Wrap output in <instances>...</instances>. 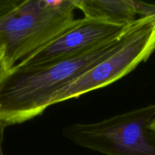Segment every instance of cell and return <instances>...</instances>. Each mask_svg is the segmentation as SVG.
<instances>
[{
  "mask_svg": "<svg viewBox=\"0 0 155 155\" xmlns=\"http://www.w3.org/2000/svg\"><path fill=\"white\" fill-rule=\"evenodd\" d=\"M154 51L155 20L141 17L116 51L64 86L53 97L50 106L112 84L147 61Z\"/></svg>",
  "mask_w": 155,
  "mask_h": 155,
  "instance_id": "277c9868",
  "label": "cell"
},
{
  "mask_svg": "<svg viewBox=\"0 0 155 155\" xmlns=\"http://www.w3.org/2000/svg\"><path fill=\"white\" fill-rule=\"evenodd\" d=\"M150 129L152 130V131L155 132V117H154V119L153 120V121H152L151 124H150Z\"/></svg>",
  "mask_w": 155,
  "mask_h": 155,
  "instance_id": "8fae6325",
  "label": "cell"
},
{
  "mask_svg": "<svg viewBox=\"0 0 155 155\" xmlns=\"http://www.w3.org/2000/svg\"><path fill=\"white\" fill-rule=\"evenodd\" d=\"M155 104L97 123L74 124L62 134L81 147L106 155H155V132L150 126Z\"/></svg>",
  "mask_w": 155,
  "mask_h": 155,
  "instance_id": "3957f363",
  "label": "cell"
},
{
  "mask_svg": "<svg viewBox=\"0 0 155 155\" xmlns=\"http://www.w3.org/2000/svg\"><path fill=\"white\" fill-rule=\"evenodd\" d=\"M73 0H23L0 18V46L5 48V72L77 22Z\"/></svg>",
  "mask_w": 155,
  "mask_h": 155,
  "instance_id": "7a4b0ae2",
  "label": "cell"
},
{
  "mask_svg": "<svg viewBox=\"0 0 155 155\" xmlns=\"http://www.w3.org/2000/svg\"><path fill=\"white\" fill-rule=\"evenodd\" d=\"M5 48L4 46H0V75L5 72Z\"/></svg>",
  "mask_w": 155,
  "mask_h": 155,
  "instance_id": "9c48e42d",
  "label": "cell"
},
{
  "mask_svg": "<svg viewBox=\"0 0 155 155\" xmlns=\"http://www.w3.org/2000/svg\"><path fill=\"white\" fill-rule=\"evenodd\" d=\"M23 0H0V18L16 8Z\"/></svg>",
  "mask_w": 155,
  "mask_h": 155,
  "instance_id": "ba28073f",
  "label": "cell"
},
{
  "mask_svg": "<svg viewBox=\"0 0 155 155\" xmlns=\"http://www.w3.org/2000/svg\"><path fill=\"white\" fill-rule=\"evenodd\" d=\"M130 26L119 27L85 18L78 19L71 28L17 65L26 68H35L73 57L119 37Z\"/></svg>",
  "mask_w": 155,
  "mask_h": 155,
  "instance_id": "5b68a950",
  "label": "cell"
},
{
  "mask_svg": "<svg viewBox=\"0 0 155 155\" xmlns=\"http://www.w3.org/2000/svg\"><path fill=\"white\" fill-rule=\"evenodd\" d=\"M133 5L137 15L141 17H150L155 20V4L133 1Z\"/></svg>",
  "mask_w": 155,
  "mask_h": 155,
  "instance_id": "52a82bcc",
  "label": "cell"
},
{
  "mask_svg": "<svg viewBox=\"0 0 155 155\" xmlns=\"http://www.w3.org/2000/svg\"><path fill=\"white\" fill-rule=\"evenodd\" d=\"M84 17L119 27H128L138 18L132 0H73Z\"/></svg>",
  "mask_w": 155,
  "mask_h": 155,
  "instance_id": "8992f818",
  "label": "cell"
},
{
  "mask_svg": "<svg viewBox=\"0 0 155 155\" xmlns=\"http://www.w3.org/2000/svg\"><path fill=\"white\" fill-rule=\"evenodd\" d=\"M5 126L0 122V155H3L2 152V141H3V135H4V130L5 129Z\"/></svg>",
  "mask_w": 155,
  "mask_h": 155,
  "instance_id": "30bf717a",
  "label": "cell"
},
{
  "mask_svg": "<svg viewBox=\"0 0 155 155\" xmlns=\"http://www.w3.org/2000/svg\"><path fill=\"white\" fill-rule=\"evenodd\" d=\"M132 25L119 37L81 54L35 68L15 64L3 72L0 75V122L8 127L42 114L60 89L116 51Z\"/></svg>",
  "mask_w": 155,
  "mask_h": 155,
  "instance_id": "6da1fadb",
  "label": "cell"
}]
</instances>
